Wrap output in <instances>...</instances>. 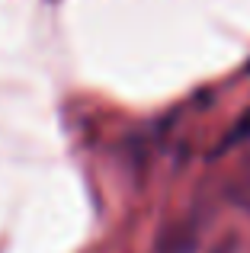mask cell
<instances>
[{
    "label": "cell",
    "instance_id": "6da1fadb",
    "mask_svg": "<svg viewBox=\"0 0 250 253\" xmlns=\"http://www.w3.org/2000/svg\"><path fill=\"white\" fill-rule=\"evenodd\" d=\"M247 131H250V116H244V119H241V125L231 131V138H228V144H231V141H241V138H244Z\"/></svg>",
    "mask_w": 250,
    "mask_h": 253
}]
</instances>
